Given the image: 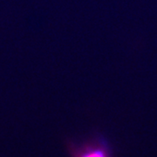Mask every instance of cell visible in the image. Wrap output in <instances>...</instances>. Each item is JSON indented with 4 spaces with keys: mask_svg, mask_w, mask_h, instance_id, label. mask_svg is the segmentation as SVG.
Instances as JSON below:
<instances>
[{
    "mask_svg": "<svg viewBox=\"0 0 157 157\" xmlns=\"http://www.w3.org/2000/svg\"><path fill=\"white\" fill-rule=\"evenodd\" d=\"M73 157H112L107 142L101 137L94 138L78 147H72Z\"/></svg>",
    "mask_w": 157,
    "mask_h": 157,
    "instance_id": "cell-1",
    "label": "cell"
}]
</instances>
